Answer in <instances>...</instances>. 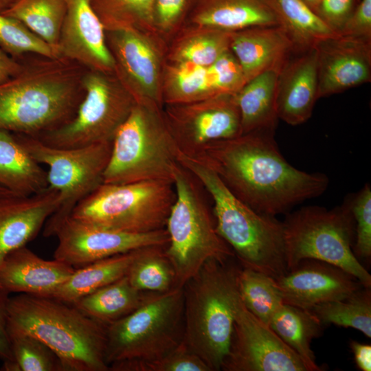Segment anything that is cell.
Instances as JSON below:
<instances>
[{"mask_svg":"<svg viewBox=\"0 0 371 371\" xmlns=\"http://www.w3.org/2000/svg\"><path fill=\"white\" fill-rule=\"evenodd\" d=\"M274 133L275 130H259L215 141L193 157L212 168L257 212L272 216L287 214L294 206L322 194L329 179L323 173L291 165L280 152Z\"/></svg>","mask_w":371,"mask_h":371,"instance_id":"cell-1","label":"cell"},{"mask_svg":"<svg viewBox=\"0 0 371 371\" xmlns=\"http://www.w3.org/2000/svg\"><path fill=\"white\" fill-rule=\"evenodd\" d=\"M80 67L63 58L25 64L0 84V130L38 137L69 121L83 96Z\"/></svg>","mask_w":371,"mask_h":371,"instance_id":"cell-2","label":"cell"},{"mask_svg":"<svg viewBox=\"0 0 371 371\" xmlns=\"http://www.w3.org/2000/svg\"><path fill=\"white\" fill-rule=\"evenodd\" d=\"M8 329L34 336L64 371H107V326L52 297L19 293L8 303Z\"/></svg>","mask_w":371,"mask_h":371,"instance_id":"cell-3","label":"cell"},{"mask_svg":"<svg viewBox=\"0 0 371 371\" xmlns=\"http://www.w3.org/2000/svg\"><path fill=\"white\" fill-rule=\"evenodd\" d=\"M178 161L210 194L216 232L242 267L275 279L283 275L287 269L282 221L253 210L201 160L179 153Z\"/></svg>","mask_w":371,"mask_h":371,"instance_id":"cell-4","label":"cell"},{"mask_svg":"<svg viewBox=\"0 0 371 371\" xmlns=\"http://www.w3.org/2000/svg\"><path fill=\"white\" fill-rule=\"evenodd\" d=\"M230 260V259H229ZM229 260H210L183 286V344L211 371L221 370L240 298V268Z\"/></svg>","mask_w":371,"mask_h":371,"instance_id":"cell-5","label":"cell"},{"mask_svg":"<svg viewBox=\"0 0 371 371\" xmlns=\"http://www.w3.org/2000/svg\"><path fill=\"white\" fill-rule=\"evenodd\" d=\"M179 153L163 108L148 101L136 102L112 141L103 183L173 182Z\"/></svg>","mask_w":371,"mask_h":371,"instance_id":"cell-6","label":"cell"},{"mask_svg":"<svg viewBox=\"0 0 371 371\" xmlns=\"http://www.w3.org/2000/svg\"><path fill=\"white\" fill-rule=\"evenodd\" d=\"M173 185L175 199L166 225L165 254L173 267L176 286L182 287L207 261L227 260L235 254L216 232L196 179L179 163Z\"/></svg>","mask_w":371,"mask_h":371,"instance_id":"cell-7","label":"cell"},{"mask_svg":"<svg viewBox=\"0 0 371 371\" xmlns=\"http://www.w3.org/2000/svg\"><path fill=\"white\" fill-rule=\"evenodd\" d=\"M183 286L150 293L134 311L106 327V361L147 362L162 358L183 341Z\"/></svg>","mask_w":371,"mask_h":371,"instance_id":"cell-8","label":"cell"},{"mask_svg":"<svg viewBox=\"0 0 371 371\" xmlns=\"http://www.w3.org/2000/svg\"><path fill=\"white\" fill-rule=\"evenodd\" d=\"M286 269L301 260L334 265L371 287V276L353 252L355 223L348 201L331 210L308 205L286 214L282 221Z\"/></svg>","mask_w":371,"mask_h":371,"instance_id":"cell-9","label":"cell"},{"mask_svg":"<svg viewBox=\"0 0 371 371\" xmlns=\"http://www.w3.org/2000/svg\"><path fill=\"white\" fill-rule=\"evenodd\" d=\"M175 199L173 182L168 181L103 183L82 200L70 216L105 229L148 233L166 228Z\"/></svg>","mask_w":371,"mask_h":371,"instance_id":"cell-10","label":"cell"},{"mask_svg":"<svg viewBox=\"0 0 371 371\" xmlns=\"http://www.w3.org/2000/svg\"><path fill=\"white\" fill-rule=\"evenodd\" d=\"M81 81L83 96L73 117L36 138L62 148L112 142L135 99L114 74L87 70Z\"/></svg>","mask_w":371,"mask_h":371,"instance_id":"cell-11","label":"cell"},{"mask_svg":"<svg viewBox=\"0 0 371 371\" xmlns=\"http://www.w3.org/2000/svg\"><path fill=\"white\" fill-rule=\"evenodd\" d=\"M16 134L30 155L48 166L49 186L59 193V207L45 223L43 232L45 237L55 236L74 208L103 183L112 142L62 148L48 146L34 137Z\"/></svg>","mask_w":371,"mask_h":371,"instance_id":"cell-12","label":"cell"},{"mask_svg":"<svg viewBox=\"0 0 371 371\" xmlns=\"http://www.w3.org/2000/svg\"><path fill=\"white\" fill-rule=\"evenodd\" d=\"M115 72L136 102L163 108L161 85L168 43L160 35L137 30H105Z\"/></svg>","mask_w":371,"mask_h":371,"instance_id":"cell-13","label":"cell"},{"mask_svg":"<svg viewBox=\"0 0 371 371\" xmlns=\"http://www.w3.org/2000/svg\"><path fill=\"white\" fill-rule=\"evenodd\" d=\"M236 93L164 105L163 112L179 153L199 154L209 144L241 135Z\"/></svg>","mask_w":371,"mask_h":371,"instance_id":"cell-14","label":"cell"},{"mask_svg":"<svg viewBox=\"0 0 371 371\" xmlns=\"http://www.w3.org/2000/svg\"><path fill=\"white\" fill-rule=\"evenodd\" d=\"M225 371H308L301 358L240 298Z\"/></svg>","mask_w":371,"mask_h":371,"instance_id":"cell-15","label":"cell"},{"mask_svg":"<svg viewBox=\"0 0 371 371\" xmlns=\"http://www.w3.org/2000/svg\"><path fill=\"white\" fill-rule=\"evenodd\" d=\"M55 236L58 243L54 259L75 269L139 248L166 246L168 243L166 228L148 233H128L94 226L71 216L62 222Z\"/></svg>","mask_w":371,"mask_h":371,"instance_id":"cell-16","label":"cell"},{"mask_svg":"<svg viewBox=\"0 0 371 371\" xmlns=\"http://www.w3.org/2000/svg\"><path fill=\"white\" fill-rule=\"evenodd\" d=\"M275 280L284 303L306 310L345 299L363 286L344 269L315 259L301 260Z\"/></svg>","mask_w":371,"mask_h":371,"instance_id":"cell-17","label":"cell"},{"mask_svg":"<svg viewBox=\"0 0 371 371\" xmlns=\"http://www.w3.org/2000/svg\"><path fill=\"white\" fill-rule=\"evenodd\" d=\"M313 47L318 99L370 82L371 41L335 35L319 41Z\"/></svg>","mask_w":371,"mask_h":371,"instance_id":"cell-18","label":"cell"},{"mask_svg":"<svg viewBox=\"0 0 371 371\" xmlns=\"http://www.w3.org/2000/svg\"><path fill=\"white\" fill-rule=\"evenodd\" d=\"M60 57L87 70L114 74L104 27L91 0H67L58 45Z\"/></svg>","mask_w":371,"mask_h":371,"instance_id":"cell-19","label":"cell"},{"mask_svg":"<svg viewBox=\"0 0 371 371\" xmlns=\"http://www.w3.org/2000/svg\"><path fill=\"white\" fill-rule=\"evenodd\" d=\"M59 205L58 192L49 186L29 196H0V263L33 240Z\"/></svg>","mask_w":371,"mask_h":371,"instance_id":"cell-20","label":"cell"},{"mask_svg":"<svg viewBox=\"0 0 371 371\" xmlns=\"http://www.w3.org/2000/svg\"><path fill=\"white\" fill-rule=\"evenodd\" d=\"M317 85L315 49H295L278 74V119L291 126L306 122L318 100Z\"/></svg>","mask_w":371,"mask_h":371,"instance_id":"cell-21","label":"cell"},{"mask_svg":"<svg viewBox=\"0 0 371 371\" xmlns=\"http://www.w3.org/2000/svg\"><path fill=\"white\" fill-rule=\"evenodd\" d=\"M229 48L246 82L267 71L280 73L297 49L280 25L257 26L232 32Z\"/></svg>","mask_w":371,"mask_h":371,"instance_id":"cell-22","label":"cell"},{"mask_svg":"<svg viewBox=\"0 0 371 371\" xmlns=\"http://www.w3.org/2000/svg\"><path fill=\"white\" fill-rule=\"evenodd\" d=\"M60 260H46L26 245L9 253L0 263V286L8 294L51 297L75 271Z\"/></svg>","mask_w":371,"mask_h":371,"instance_id":"cell-23","label":"cell"},{"mask_svg":"<svg viewBox=\"0 0 371 371\" xmlns=\"http://www.w3.org/2000/svg\"><path fill=\"white\" fill-rule=\"evenodd\" d=\"M185 25L232 32L280 23L268 0H193Z\"/></svg>","mask_w":371,"mask_h":371,"instance_id":"cell-24","label":"cell"},{"mask_svg":"<svg viewBox=\"0 0 371 371\" xmlns=\"http://www.w3.org/2000/svg\"><path fill=\"white\" fill-rule=\"evenodd\" d=\"M0 186L29 196L49 187L47 171L27 152L14 133L0 130Z\"/></svg>","mask_w":371,"mask_h":371,"instance_id":"cell-25","label":"cell"},{"mask_svg":"<svg viewBox=\"0 0 371 371\" xmlns=\"http://www.w3.org/2000/svg\"><path fill=\"white\" fill-rule=\"evenodd\" d=\"M276 71L263 72L248 82L236 93L240 116L241 134L259 130H276L278 80Z\"/></svg>","mask_w":371,"mask_h":371,"instance_id":"cell-26","label":"cell"},{"mask_svg":"<svg viewBox=\"0 0 371 371\" xmlns=\"http://www.w3.org/2000/svg\"><path fill=\"white\" fill-rule=\"evenodd\" d=\"M143 248L112 256L76 269L51 297L71 304L80 298L120 279L128 274Z\"/></svg>","mask_w":371,"mask_h":371,"instance_id":"cell-27","label":"cell"},{"mask_svg":"<svg viewBox=\"0 0 371 371\" xmlns=\"http://www.w3.org/2000/svg\"><path fill=\"white\" fill-rule=\"evenodd\" d=\"M231 32L185 25L168 44L166 62L207 67L230 49Z\"/></svg>","mask_w":371,"mask_h":371,"instance_id":"cell-28","label":"cell"},{"mask_svg":"<svg viewBox=\"0 0 371 371\" xmlns=\"http://www.w3.org/2000/svg\"><path fill=\"white\" fill-rule=\"evenodd\" d=\"M269 327L303 361L308 371H321L311 348L323 326L309 311L283 303L271 318Z\"/></svg>","mask_w":371,"mask_h":371,"instance_id":"cell-29","label":"cell"},{"mask_svg":"<svg viewBox=\"0 0 371 371\" xmlns=\"http://www.w3.org/2000/svg\"><path fill=\"white\" fill-rule=\"evenodd\" d=\"M150 293L135 288L126 275L71 304L86 315L108 326L134 311Z\"/></svg>","mask_w":371,"mask_h":371,"instance_id":"cell-30","label":"cell"},{"mask_svg":"<svg viewBox=\"0 0 371 371\" xmlns=\"http://www.w3.org/2000/svg\"><path fill=\"white\" fill-rule=\"evenodd\" d=\"M220 94L210 66L166 61L161 85L163 106L196 102Z\"/></svg>","mask_w":371,"mask_h":371,"instance_id":"cell-31","label":"cell"},{"mask_svg":"<svg viewBox=\"0 0 371 371\" xmlns=\"http://www.w3.org/2000/svg\"><path fill=\"white\" fill-rule=\"evenodd\" d=\"M268 1L297 49L311 48L323 38L338 35L302 0Z\"/></svg>","mask_w":371,"mask_h":371,"instance_id":"cell-32","label":"cell"},{"mask_svg":"<svg viewBox=\"0 0 371 371\" xmlns=\"http://www.w3.org/2000/svg\"><path fill=\"white\" fill-rule=\"evenodd\" d=\"M67 8V0H19L3 14L20 21L58 54L60 30Z\"/></svg>","mask_w":371,"mask_h":371,"instance_id":"cell-33","label":"cell"},{"mask_svg":"<svg viewBox=\"0 0 371 371\" xmlns=\"http://www.w3.org/2000/svg\"><path fill=\"white\" fill-rule=\"evenodd\" d=\"M309 311L324 326L352 328L371 337V289L361 287L349 297L322 303Z\"/></svg>","mask_w":371,"mask_h":371,"instance_id":"cell-34","label":"cell"},{"mask_svg":"<svg viewBox=\"0 0 371 371\" xmlns=\"http://www.w3.org/2000/svg\"><path fill=\"white\" fill-rule=\"evenodd\" d=\"M166 247L142 249L127 274L135 288L145 293H161L177 286L173 267L165 254Z\"/></svg>","mask_w":371,"mask_h":371,"instance_id":"cell-35","label":"cell"},{"mask_svg":"<svg viewBox=\"0 0 371 371\" xmlns=\"http://www.w3.org/2000/svg\"><path fill=\"white\" fill-rule=\"evenodd\" d=\"M91 3L105 30L132 29L159 34L154 25V0H91Z\"/></svg>","mask_w":371,"mask_h":371,"instance_id":"cell-36","label":"cell"},{"mask_svg":"<svg viewBox=\"0 0 371 371\" xmlns=\"http://www.w3.org/2000/svg\"><path fill=\"white\" fill-rule=\"evenodd\" d=\"M238 291L247 309L267 325L284 303L275 278L249 268L240 269Z\"/></svg>","mask_w":371,"mask_h":371,"instance_id":"cell-37","label":"cell"},{"mask_svg":"<svg viewBox=\"0 0 371 371\" xmlns=\"http://www.w3.org/2000/svg\"><path fill=\"white\" fill-rule=\"evenodd\" d=\"M0 47L15 59L28 53L47 58H61L20 21L1 13Z\"/></svg>","mask_w":371,"mask_h":371,"instance_id":"cell-38","label":"cell"},{"mask_svg":"<svg viewBox=\"0 0 371 371\" xmlns=\"http://www.w3.org/2000/svg\"><path fill=\"white\" fill-rule=\"evenodd\" d=\"M11 350L21 371L63 370L57 356L34 336L8 329Z\"/></svg>","mask_w":371,"mask_h":371,"instance_id":"cell-39","label":"cell"},{"mask_svg":"<svg viewBox=\"0 0 371 371\" xmlns=\"http://www.w3.org/2000/svg\"><path fill=\"white\" fill-rule=\"evenodd\" d=\"M113 371H211L196 354L181 344L166 356L147 362H124L110 366Z\"/></svg>","mask_w":371,"mask_h":371,"instance_id":"cell-40","label":"cell"},{"mask_svg":"<svg viewBox=\"0 0 371 371\" xmlns=\"http://www.w3.org/2000/svg\"><path fill=\"white\" fill-rule=\"evenodd\" d=\"M355 223L353 252L357 259L370 260L371 257V188L366 184L348 200Z\"/></svg>","mask_w":371,"mask_h":371,"instance_id":"cell-41","label":"cell"},{"mask_svg":"<svg viewBox=\"0 0 371 371\" xmlns=\"http://www.w3.org/2000/svg\"><path fill=\"white\" fill-rule=\"evenodd\" d=\"M192 2L193 0H154V25L168 43L183 27Z\"/></svg>","mask_w":371,"mask_h":371,"instance_id":"cell-42","label":"cell"},{"mask_svg":"<svg viewBox=\"0 0 371 371\" xmlns=\"http://www.w3.org/2000/svg\"><path fill=\"white\" fill-rule=\"evenodd\" d=\"M210 66L221 94L236 93L246 83L242 69L230 49Z\"/></svg>","mask_w":371,"mask_h":371,"instance_id":"cell-43","label":"cell"},{"mask_svg":"<svg viewBox=\"0 0 371 371\" xmlns=\"http://www.w3.org/2000/svg\"><path fill=\"white\" fill-rule=\"evenodd\" d=\"M360 0H322L317 16L337 34Z\"/></svg>","mask_w":371,"mask_h":371,"instance_id":"cell-44","label":"cell"},{"mask_svg":"<svg viewBox=\"0 0 371 371\" xmlns=\"http://www.w3.org/2000/svg\"><path fill=\"white\" fill-rule=\"evenodd\" d=\"M338 35L371 41V0H360Z\"/></svg>","mask_w":371,"mask_h":371,"instance_id":"cell-45","label":"cell"},{"mask_svg":"<svg viewBox=\"0 0 371 371\" xmlns=\"http://www.w3.org/2000/svg\"><path fill=\"white\" fill-rule=\"evenodd\" d=\"M9 294L0 286V359L14 361L8 329V303Z\"/></svg>","mask_w":371,"mask_h":371,"instance_id":"cell-46","label":"cell"},{"mask_svg":"<svg viewBox=\"0 0 371 371\" xmlns=\"http://www.w3.org/2000/svg\"><path fill=\"white\" fill-rule=\"evenodd\" d=\"M24 65L25 64L12 58L0 47V84L19 74L23 69Z\"/></svg>","mask_w":371,"mask_h":371,"instance_id":"cell-47","label":"cell"},{"mask_svg":"<svg viewBox=\"0 0 371 371\" xmlns=\"http://www.w3.org/2000/svg\"><path fill=\"white\" fill-rule=\"evenodd\" d=\"M350 346L357 368L362 371L371 370V346L351 341Z\"/></svg>","mask_w":371,"mask_h":371,"instance_id":"cell-48","label":"cell"},{"mask_svg":"<svg viewBox=\"0 0 371 371\" xmlns=\"http://www.w3.org/2000/svg\"><path fill=\"white\" fill-rule=\"evenodd\" d=\"M19 0H0V13L3 14L13 7Z\"/></svg>","mask_w":371,"mask_h":371,"instance_id":"cell-49","label":"cell"},{"mask_svg":"<svg viewBox=\"0 0 371 371\" xmlns=\"http://www.w3.org/2000/svg\"><path fill=\"white\" fill-rule=\"evenodd\" d=\"M314 13L317 14L322 0H302Z\"/></svg>","mask_w":371,"mask_h":371,"instance_id":"cell-50","label":"cell"},{"mask_svg":"<svg viewBox=\"0 0 371 371\" xmlns=\"http://www.w3.org/2000/svg\"><path fill=\"white\" fill-rule=\"evenodd\" d=\"M9 194H15V193L0 186V196Z\"/></svg>","mask_w":371,"mask_h":371,"instance_id":"cell-51","label":"cell"}]
</instances>
